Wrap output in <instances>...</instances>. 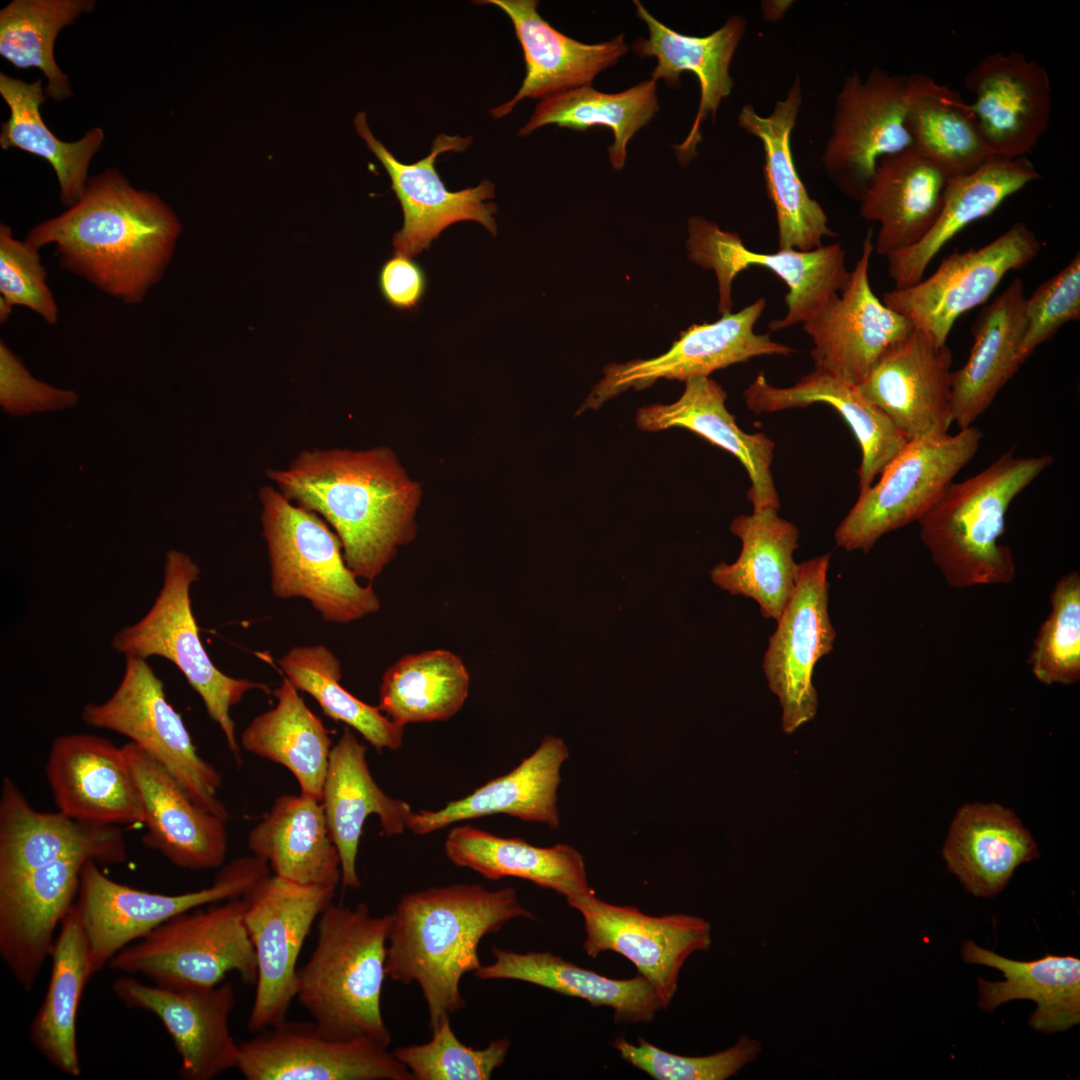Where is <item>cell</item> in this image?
Wrapping results in <instances>:
<instances>
[{
    "mask_svg": "<svg viewBox=\"0 0 1080 1080\" xmlns=\"http://www.w3.org/2000/svg\"><path fill=\"white\" fill-rule=\"evenodd\" d=\"M730 531L740 538L741 553L732 564L714 566L712 581L730 594L755 600L763 617L777 620L796 587L797 527L777 509L764 508L737 516Z\"/></svg>",
    "mask_w": 1080,
    "mask_h": 1080,
    "instance_id": "cell-40",
    "label": "cell"
},
{
    "mask_svg": "<svg viewBox=\"0 0 1080 1080\" xmlns=\"http://www.w3.org/2000/svg\"><path fill=\"white\" fill-rule=\"evenodd\" d=\"M45 774L58 811L96 825L144 823L123 747L92 734H65L50 746Z\"/></svg>",
    "mask_w": 1080,
    "mask_h": 1080,
    "instance_id": "cell-23",
    "label": "cell"
},
{
    "mask_svg": "<svg viewBox=\"0 0 1080 1080\" xmlns=\"http://www.w3.org/2000/svg\"><path fill=\"white\" fill-rule=\"evenodd\" d=\"M285 677L274 691L276 705L243 730L241 746L248 752L285 767L297 780L300 793L321 801L332 741L321 719Z\"/></svg>",
    "mask_w": 1080,
    "mask_h": 1080,
    "instance_id": "cell-47",
    "label": "cell"
},
{
    "mask_svg": "<svg viewBox=\"0 0 1080 1080\" xmlns=\"http://www.w3.org/2000/svg\"><path fill=\"white\" fill-rule=\"evenodd\" d=\"M633 2L638 18L647 25L648 37L636 39L632 50L641 58H656L651 79L677 88L681 85L680 75L688 71L699 82L700 100L694 121L686 138L674 146L679 164L686 166L698 155L702 123L709 117L715 119L721 101L732 92L730 64L746 31V20L734 15L707 36H689L661 23L640 1Z\"/></svg>",
    "mask_w": 1080,
    "mask_h": 1080,
    "instance_id": "cell-28",
    "label": "cell"
},
{
    "mask_svg": "<svg viewBox=\"0 0 1080 1080\" xmlns=\"http://www.w3.org/2000/svg\"><path fill=\"white\" fill-rule=\"evenodd\" d=\"M682 395L670 404H652L638 409L635 422L645 432L669 428L687 429L735 456L747 471L751 487L747 498L753 511L779 509L771 465L775 443L764 433L741 430L727 410V394L710 377L688 379Z\"/></svg>",
    "mask_w": 1080,
    "mask_h": 1080,
    "instance_id": "cell-32",
    "label": "cell"
},
{
    "mask_svg": "<svg viewBox=\"0 0 1080 1080\" xmlns=\"http://www.w3.org/2000/svg\"><path fill=\"white\" fill-rule=\"evenodd\" d=\"M1039 178L1028 157L997 156L968 174L950 178L938 217L927 234L915 245L885 256L894 289L918 283L930 262L955 235Z\"/></svg>",
    "mask_w": 1080,
    "mask_h": 1080,
    "instance_id": "cell-35",
    "label": "cell"
},
{
    "mask_svg": "<svg viewBox=\"0 0 1080 1080\" xmlns=\"http://www.w3.org/2000/svg\"><path fill=\"white\" fill-rule=\"evenodd\" d=\"M266 474L287 499L329 524L357 578L376 579L416 535L420 489L387 447L303 450Z\"/></svg>",
    "mask_w": 1080,
    "mask_h": 1080,
    "instance_id": "cell-2",
    "label": "cell"
},
{
    "mask_svg": "<svg viewBox=\"0 0 1080 1080\" xmlns=\"http://www.w3.org/2000/svg\"><path fill=\"white\" fill-rule=\"evenodd\" d=\"M966 964H979L1003 973L1004 981L978 979L979 1007L993 1012L998 1006L1016 999H1030L1037 1004L1029 1018L1031 1028L1054 1033L1065 1031L1080 1022V960L1073 956H1046L1032 961H1017L986 950L973 941L961 948Z\"/></svg>",
    "mask_w": 1080,
    "mask_h": 1080,
    "instance_id": "cell-42",
    "label": "cell"
},
{
    "mask_svg": "<svg viewBox=\"0 0 1080 1080\" xmlns=\"http://www.w3.org/2000/svg\"><path fill=\"white\" fill-rule=\"evenodd\" d=\"M94 7L92 0L11 1L0 11V55L17 69H40L48 80L46 95L63 101L73 93L55 62V39L64 27Z\"/></svg>",
    "mask_w": 1080,
    "mask_h": 1080,
    "instance_id": "cell-51",
    "label": "cell"
},
{
    "mask_svg": "<svg viewBox=\"0 0 1080 1080\" xmlns=\"http://www.w3.org/2000/svg\"><path fill=\"white\" fill-rule=\"evenodd\" d=\"M830 557L825 553L798 564L796 587L763 656L762 668L769 689L779 699L787 734L814 718L818 708L814 668L833 650L836 638L828 612Z\"/></svg>",
    "mask_w": 1080,
    "mask_h": 1080,
    "instance_id": "cell-18",
    "label": "cell"
},
{
    "mask_svg": "<svg viewBox=\"0 0 1080 1080\" xmlns=\"http://www.w3.org/2000/svg\"><path fill=\"white\" fill-rule=\"evenodd\" d=\"M1080 319V254L1038 286L1025 304V323L1018 350L1020 365L1066 323Z\"/></svg>",
    "mask_w": 1080,
    "mask_h": 1080,
    "instance_id": "cell-57",
    "label": "cell"
},
{
    "mask_svg": "<svg viewBox=\"0 0 1080 1080\" xmlns=\"http://www.w3.org/2000/svg\"><path fill=\"white\" fill-rule=\"evenodd\" d=\"M321 803L340 857V883L344 889H358L356 862L368 816H378L384 835H400L407 828L411 806L379 787L368 767L366 747L350 727L331 749Z\"/></svg>",
    "mask_w": 1080,
    "mask_h": 1080,
    "instance_id": "cell-34",
    "label": "cell"
},
{
    "mask_svg": "<svg viewBox=\"0 0 1080 1080\" xmlns=\"http://www.w3.org/2000/svg\"><path fill=\"white\" fill-rule=\"evenodd\" d=\"M1040 249L1035 233L1019 221L981 248L953 252L928 278L887 291L881 301L946 344L955 321L984 303L1009 272L1024 268Z\"/></svg>",
    "mask_w": 1080,
    "mask_h": 1080,
    "instance_id": "cell-15",
    "label": "cell"
},
{
    "mask_svg": "<svg viewBox=\"0 0 1080 1080\" xmlns=\"http://www.w3.org/2000/svg\"><path fill=\"white\" fill-rule=\"evenodd\" d=\"M802 103V84L797 76L768 115H760L747 104L741 108L737 122L763 148V175L775 209L778 249L809 251L822 246L825 237L836 234L828 225L824 209L807 192L792 155L791 135Z\"/></svg>",
    "mask_w": 1080,
    "mask_h": 1080,
    "instance_id": "cell-30",
    "label": "cell"
},
{
    "mask_svg": "<svg viewBox=\"0 0 1080 1080\" xmlns=\"http://www.w3.org/2000/svg\"><path fill=\"white\" fill-rule=\"evenodd\" d=\"M567 903L583 917L585 953L595 958L613 951L626 957L652 984L663 1008L675 995L686 959L711 945V926L697 916H651L633 906L607 903L592 891Z\"/></svg>",
    "mask_w": 1080,
    "mask_h": 1080,
    "instance_id": "cell-20",
    "label": "cell"
},
{
    "mask_svg": "<svg viewBox=\"0 0 1080 1080\" xmlns=\"http://www.w3.org/2000/svg\"><path fill=\"white\" fill-rule=\"evenodd\" d=\"M258 499L276 597L304 598L324 621L338 624L380 609L373 586L358 582L346 564L339 537L322 517L293 503L273 485L262 486Z\"/></svg>",
    "mask_w": 1080,
    "mask_h": 1080,
    "instance_id": "cell-6",
    "label": "cell"
},
{
    "mask_svg": "<svg viewBox=\"0 0 1080 1080\" xmlns=\"http://www.w3.org/2000/svg\"><path fill=\"white\" fill-rule=\"evenodd\" d=\"M470 675L464 661L446 649L407 654L382 675L378 708L405 727L444 721L464 705Z\"/></svg>",
    "mask_w": 1080,
    "mask_h": 1080,
    "instance_id": "cell-49",
    "label": "cell"
},
{
    "mask_svg": "<svg viewBox=\"0 0 1080 1080\" xmlns=\"http://www.w3.org/2000/svg\"><path fill=\"white\" fill-rule=\"evenodd\" d=\"M952 360L947 343L914 328L856 387L908 441L945 434L953 423Z\"/></svg>",
    "mask_w": 1080,
    "mask_h": 1080,
    "instance_id": "cell-25",
    "label": "cell"
},
{
    "mask_svg": "<svg viewBox=\"0 0 1080 1080\" xmlns=\"http://www.w3.org/2000/svg\"><path fill=\"white\" fill-rule=\"evenodd\" d=\"M1039 856L1014 812L995 803L959 808L942 850L948 870L977 897L996 896L1019 865Z\"/></svg>",
    "mask_w": 1080,
    "mask_h": 1080,
    "instance_id": "cell-38",
    "label": "cell"
},
{
    "mask_svg": "<svg viewBox=\"0 0 1080 1080\" xmlns=\"http://www.w3.org/2000/svg\"><path fill=\"white\" fill-rule=\"evenodd\" d=\"M77 395L55 388L31 376L21 359L0 342V402L12 415L62 409L74 405Z\"/></svg>",
    "mask_w": 1080,
    "mask_h": 1080,
    "instance_id": "cell-58",
    "label": "cell"
},
{
    "mask_svg": "<svg viewBox=\"0 0 1080 1080\" xmlns=\"http://www.w3.org/2000/svg\"><path fill=\"white\" fill-rule=\"evenodd\" d=\"M949 178L912 148L882 158L859 198L860 215L877 222L881 255L918 243L940 212Z\"/></svg>",
    "mask_w": 1080,
    "mask_h": 1080,
    "instance_id": "cell-37",
    "label": "cell"
},
{
    "mask_svg": "<svg viewBox=\"0 0 1080 1080\" xmlns=\"http://www.w3.org/2000/svg\"><path fill=\"white\" fill-rule=\"evenodd\" d=\"M1022 279L1008 287L978 314L966 363L951 374L953 422L972 426L1021 367L1018 350L1025 323Z\"/></svg>",
    "mask_w": 1080,
    "mask_h": 1080,
    "instance_id": "cell-39",
    "label": "cell"
},
{
    "mask_svg": "<svg viewBox=\"0 0 1080 1080\" xmlns=\"http://www.w3.org/2000/svg\"><path fill=\"white\" fill-rule=\"evenodd\" d=\"M81 717L89 726L129 738L165 768L198 806L228 821L229 812L217 797L222 776L199 755L147 659L126 656L113 694L104 702L85 704Z\"/></svg>",
    "mask_w": 1080,
    "mask_h": 1080,
    "instance_id": "cell-11",
    "label": "cell"
},
{
    "mask_svg": "<svg viewBox=\"0 0 1080 1080\" xmlns=\"http://www.w3.org/2000/svg\"><path fill=\"white\" fill-rule=\"evenodd\" d=\"M0 94L10 110L8 120L1 125V148H18L45 159L57 176L62 204L74 205L87 187L88 167L101 147L104 131L92 128L74 142L57 138L40 113L46 101L41 79L27 83L0 73Z\"/></svg>",
    "mask_w": 1080,
    "mask_h": 1080,
    "instance_id": "cell-48",
    "label": "cell"
},
{
    "mask_svg": "<svg viewBox=\"0 0 1080 1080\" xmlns=\"http://www.w3.org/2000/svg\"><path fill=\"white\" fill-rule=\"evenodd\" d=\"M244 907L240 897L179 914L123 948L109 966L175 989L215 986L230 972L255 984L257 959Z\"/></svg>",
    "mask_w": 1080,
    "mask_h": 1080,
    "instance_id": "cell-8",
    "label": "cell"
},
{
    "mask_svg": "<svg viewBox=\"0 0 1080 1080\" xmlns=\"http://www.w3.org/2000/svg\"><path fill=\"white\" fill-rule=\"evenodd\" d=\"M431 1032L426 1043L393 1050L414 1080H489L503 1065L511 1046L508 1038L492 1040L483 1049L467 1046L454 1033L450 1019L441 1021Z\"/></svg>",
    "mask_w": 1080,
    "mask_h": 1080,
    "instance_id": "cell-54",
    "label": "cell"
},
{
    "mask_svg": "<svg viewBox=\"0 0 1080 1080\" xmlns=\"http://www.w3.org/2000/svg\"><path fill=\"white\" fill-rule=\"evenodd\" d=\"M49 957L50 979L44 1000L30 1025L29 1038L35 1049L56 1069L78 1077L81 1066L77 1013L85 985L93 975L87 937L75 904L60 924Z\"/></svg>",
    "mask_w": 1080,
    "mask_h": 1080,
    "instance_id": "cell-46",
    "label": "cell"
},
{
    "mask_svg": "<svg viewBox=\"0 0 1080 1080\" xmlns=\"http://www.w3.org/2000/svg\"><path fill=\"white\" fill-rule=\"evenodd\" d=\"M754 413L805 408L814 403L833 407L849 425L861 448L859 493L869 488L908 440L893 422L851 385L827 372L814 369L794 385L776 387L763 372L743 392Z\"/></svg>",
    "mask_w": 1080,
    "mask_h": 1080,
    "instance_id": "cell-36",
    "label": "cell"
},
{
    "mask_svg": "<svg viewBox=\"0 0 1080 1080\" xmlns=\"http://www.w3.org/2000/svg\"><path fill=\"white\" fill-rule=\"evenodd\" d=\"M279 666L286 678L298 690L312 696L328 717L356 730L378 751L401 747L404 726L341 685V663L327 647H293L281 657Z\"/></svg>",
    "mask_w": 1080,
    "mask_h": 1080,
    "instance_id": "cell-52",
    "label": "cell"
},
{
    "mask_svg": "<svg viewBox=\"0 0 1080 1080\" xmlns=\"http://www.w3.org/2000/svg\"><path fill=\"white\" fill-rule=\"evenodd\" d=\"M765 307L766 300L758 298L739 312L723 314L713 323L691 325L659 356L606 365L602 378L576 414L597 410L629 389L643 390L660 379L685 382L696 376L709 377L716 370L754 357L794 353V348L775 342L769 334L754 331Z\"/></svg>",
    "mask_w": 1080,
    "mask_h": 1080,
    "instance_id": "cell-17",
    "label": "cell"
},
{
    "mask_svg": "<svg viewBox=\"0 0 1080 1080\" xmlns=\"http://www.w3.org/2000/svg\"><path fill=\"white\" fill-rule=\"evenodd\" d=\"M87 860L60 859L0 885V956L26 991L37 981L55 930L77 898Z\"/></svg>",
    "mask_w": 1080,
    "mask_h": 1080,
    "instance_id": "cell-27",
    "label": "cell"
},
{
    "mask_svg": "<svg viewBox=\"0 0 1080 1080\" xmlns=\"http://www.w3.org/2000/svg\"><path fill=\"white\" fill-rule=\"evenodd\" d=\"M135 779L146 832L143 843L189 870L224 865L226 822L198 806L174 777L133 742L122 745Z\"/></svg>",
    "mask_w": 1080,
    "mask_h": 1080,
    "instance_id": "cell-29",
    "label": "cell"
},
{
    "mask_svg": "<svg viewBox=\"0 0 1080 1080\" xmlns=\"http://www.w3.org/2000/svg\"><path fill=\"white\" fill-rule=\"evenodd\" d=\"M270 875L269 864L252 855L222 866L213 883L182 894L136 889L112 880L92 859L81 870L75 900L89 946L92 975L129 944L171 918L199 907L240 898Z\"/></svg>",
    "mask_w": 1080,
    "mask_h": 1080,
    "instance_id": "cell-9",
    "label": "cell"
},
{
    "mask_svg": "<svg viewBox=\"0 0 1080 1080\" xmlns=\"http://www.w3.org/2000/svg\"><path fill=\"white\" fill-rule=\"evenodd\" d=\"M478 4L499 7L510 18L521 44L526 74L520 89L490 114L508 115L525 98L544 99L571 89L591 86L595 77L615 65L628 52L625 35L586 44L551 26L537 11L536 0H484Z\"/></svg>",
    "mask_w": 1080,
    "mask_h": 1080,
    "instance_id": "cell-31",
    "label": "cell"
},
{
    "mask_svg": "<svg viewBox=\"0 0 1080 1080\" xmlns=\"http://www.w3.org/2000/svg\"><path fill=\"white\" fill-rule=\"evenodd\" d=\"M492 955L493 962L474 973L478 979L523 981L593 1006H607L617 1023L650 1022L663 1008L652 984L640 974L631 979L608 978L551 952L518 953L494 946Z\"/></svg>",
    "mask_w": 1080,
    "mask_h": 1080,
    "instance_id": "cell-43",
    "label": "cell"
},
{
    "mask_svg": "<svg viewBox=\"0 0 1080 1080\" xmlns=\"http://www.w3.org/2000/svg\"><path fill=\"white\" fill-rule=\"evenodd\" d=\"M247 1080H414L393 1051L374 1040H338L311 1021H282L240 1043Z\"/></svg>",
    "mask_w": 1080,
    "mask_h": 1080,
    "instance_id": "cell-21",
    "label": "cell"
},
{
    "mask_svg": "<svg viewBox=\"0 0 1080 1080\" xmlns=\"http://www.w3.org/2000/svg\"><path fill=\"white\" fill-rule=\"evenodd\" d=\"M906 110L907 76L875 67L845 78L822 162L847 196L859 200L882 158L912 148Z\"/></svg>",
    "mask_w": 1080,
    "mask_h": 1080,
    "instance_id": "cell-14",
    "label": "cell"
},
{
    "mask_svg": "<svg viewBox=\"0 0 1080 1080\" xmlns=\"http://www.w3.org/2000/svg\"><path fill=\"white\" fill-rule=\"evenodd\" d=\"M687 230L689 260L703 269L713 270L716 275L721 315L731 312L732 283L743 270L760 266L785 282L787 312L769 323L772 331L806 322L832 296L843 291L850 278L845 251L837 243L809 251L778 249L773 253H758L745 247L737 233L724 231L701 216L689 218Z\"/></svg>",
    "mask_w": 1080,
    "mask_h": 1080,
    "instance_id": "cell-13",
    "label": "cell"
},
{
    "mask_svg": "<svg viewBox=\"0 0 1080 1080\" xmlns=\"http://www.w3.org/2000/svg\"><path fill=\"white\" fill-rule=\"evenodd\" d=\"M69 857H85L101 864L126 862L128 853L122 829L80 822L60 811H38L12 778L3 777L0 789V885Z\"/></svg>",
    "mask_w": 1080,
    "mask_h": 1080,
    "instance_id": "cell-26",
    "label": "cell"
},
{
    "mask_svg": "<svg viewBox=\"0 0 1080 1080\" xmlns=\"http://www.w3.org/2000/svg\"><path fill=\"white\" fill-rule=\"evenodd\" d=\"M659 110L656 81H642L619 93H604L584 86L542 99L530 119L519 130L527 136L546 125L584 132L604 126L612 130L614 142L608 148L614 169L624 167L627 144Z\"/></svg>",
    "mask_w": 1080,
    "mask_h": 1080,
    "instance_id": "cell-50",
    "label": "cell"
},
{
    "mask_svg": "<svg viewBox=\"0 0 1080 1080\" xmlns=\"http://www.w3.org/2000/svg\"><path fill=\"white\" fill-rule=\"evenodd\" d=\"M1053 463L1049 454L1015 456L1010 449L989 466L952 482L918 521L920 538L946 582L956 588L1008 584L1011 549L1000 544L1013 500Z\"/></svg>",
    "mask_w": 1080,
    "mask_h": 1080,
    "instance_id": "cell-5",
    "label": "cell"
},
{
    "mask_svg": "<svg viewBox=\"0 0 1080 1080\" xmlns=\"http://www.w3.org/2000/svg\"><path fill=\"white\" fill-rule=\"evenodd\" d=\"M620 1056L656 1080H724L735 1075L761 1051L758 1041L741 1036L732 1047L701 1057L681 1056L638 1037L637 1044L623 1037L614 1040Z\"/></svg>",
    "mask_w": 1080,
    "mask_h": 1080,
    "instance_id": "cell-55",
    "label": "cell"
},
{
    "mask_svg": "<svg viewBox=\"0 0 1080 1080\" xmlns=\"http://www.w3.org/2000/svg\"><path fill=\"white\" fill-rule=\"evenodd\" d=\"M112 990L126 1007L159 1018L180 1057L182 1079L211 1080L237 1068L240 1044L235 1042L229 1026L236 998L229 982L175 989L123 976L115 979Z\"/></svg>",
    "mask_w": 1080,
    "mask_h": 1080,
    "instance_id": "cell-22",
    "label": "cell"
},
{
    "mask_svg": "<svg viewBox=\"0 0 1080 1080\" xmlns=\"http://www.w3.org/2000/svg\"><path fill=\"white\" fill-rule=\"evenodd\" d=\"M973 425L909 440L837 526L836 545L868 553L885 534L919 521L979 450Z\"/></svg>",
    "mask_w": 1080,
    "mask_h": 1080,
    "instance_id": "cell-10",
    "label": "cell"
},
{
    "mask_svg": "<svg viewBox=\"0 0 1080 1080\" xmlns=\"http://www.w3.org/2000/svg\"><path fill=\"white\" fill-rule=\"evenodd\" d=\"M970 103L992 156L1027 157L1045 134L1052 112L1046 69L1021 52H993L966 75Z\"/></svg>",
    "mask_w": 1080,
    "mask_h": 1080,
    "instance_id": "cell-24",
    "label": "cell"
},
{
    "mask_svg": "<svg viewBox=\"0 0 1080 1080\" xmlns=\"http://www.w3.org/2000/svg\"><path fill=\"white\" fill-rule=\"evenodd\" d=\"M444 850L457 867L471 869L488 880L516 877L563 895L566 900L591 892L583 856L568 844L532 845L470 825L455 826Z\"/></svg>",
    "mask_w": 1080,
    "mask_h": 1080,
    "instance_id": "cell-44",
    "label": "cell"
},
{
    "mask_svg": "<svg viewBox=\"0 0 1080 1080\" xmlns=\"http://www.w3.org/2000/svg\"><path fill=\"white\" fill-rule=\"evenodd\" d=\"M378 285L389 305L398 310L412 311L425 295L427 278L422 267L411 257L394 254L381 266Z\"/></svg>",
    "mask_w": 1080,
    "mask_h": 1080,
    "instance_id": "cell-59",
    "label": "cell"
},
{
    "mask_svg": "<svg viewBox=\"0 0 1080 1080\" xmlns=\"http://www.w3.org/2000/svg\"><path fill=\"white\" fill-rule=\"evenodd\" d=\"M248 847L286 880L335 887L341 881L339 853L316 798L302 793L277 797L250 831Z\"/></svg>",
    "mask_w": 1080,
    "mask_h": 1080,
    "instance_id": "cell-41",
    "label": "cell"
},
{
    "mask_svg": "<svg viewBox=\"0 0 1080 1080\" xmlns=\"http://www.w3.org/2000/svg\"><path fill=\"white\" fill-rule=\"evenodd\" d=\"M516 918L535 916L511 887L453 884L408 893L391 913L386 975L418 984L432 1030L465 1007L460 982L482 966L481 940Z\"/></svg>",
    "mask_w": 1080,
    "mask_h": 1080,
    "instance_id": "cell-3",
    "label": "cell"
},
{
    "mask_svg": "<svg viewBox=\"0 0 1080 1080\" xmlns=\"http://www.w3.org/2000/svg\"><path fill=\"white\" fill-rule=\"evenodd\" d=\"M317 924L312 954L298 969L296 999L328 1037L367 1038L388 1047L392 1036L381 996L391 913L375 916L365 903L331 902Z\"/></svg>",
    "mask_w": 1080,
    "mask_h": 1080,
    "instance_id": "cell-4",
    "label": "cell"
},
{
    "mask_svg": "<svg viewBox=\"0 0 1080 1080\" xmlns=\"http://www.w3.org/2000/svg\"><path fill=\"white\" fill-rule=\"evenodd\" d=\"M568 757L564 741L547 735L530 756L507 774L490 780L443 808L412 812L407 829L416 835H426L461 821L493 814H506L557 829L560 826L557 807L560 770Z\"/></svg>",
    "mask_w": 1080,
    "mask_h": 1080,
    "instance_id": "cell-33",
    "label": "cell"
},
{
    "mask_svg": "<svg viewBox=\"0 0 1080 1080\" xmlns=\"http://www.w3.org/2000/svg\"><path fill=\"white\" fill-rule=\"evenodd\" d=\"M199 567L184 552L166 554L163 583L146 615L120 629L112 638L114 650L126 656L163 657L180 670L200 696L209 717L221 729L236 763H241L240 744L231 708L246 693L269 692L264 683L234 678L220 671L202 645L192 612L190 588L199 578Z\"/></svg>",
    "mask_w": 1080,
    "mask_h": 1080,
    "instance_id": "cell-7",
    "label": "cell"
},
{
    "mask_svg": "<svg viewBox=\"0 0 1080 1080\" xmlns=\"http://www.w3.org/2000/svg\"><path fill=\"white\" fill-rule=\"evenodd\" d=\"M180 233L178 217L157 194L108 169L89 179L74 205L37 224L24 240L38 249L54 245L62 269L137 305L162 279Z\"/></svg>",
    "mask_w": 1080,
    "mask_h": 1080,
    "instance_id": "cell-1",
    "label": "cell"
},
{
    "mask_svg": "<svg viewBox=\"0 0 1080 1080\" xmlns=\"http://www.w3.org/2000/svg\"><path fill=\"white\" fill-rule=\"evenodd\" d=\"M792 1H763L762 13L767 21L779 20L792 5Z\"/></svg>",
    "mask_w": 1080,
    "mask_h": 1080,
    "instance_id": "cell-60",
    "label": "cell"
},
{
    "mask_svg": "<svg viewBox=\"0 0 1080 1080\" xmlns=\"http://www.w3.org/2000/svg\"><path fill=\"white\" fill-rule=\"evenodd\" d=\"M872 235L869 229L844 290L802 324L813 342L814 369L854 386L914 330L906 317L888 308L871 288Z\"/></svg>",
    "mask_w": 1080,
    "mask_h": 1080,
    "instance_id": "cell-19",
    "label": "cell"
},
{
    "mask_svg": "<svg viewBox=\"0 0 1080 1080\" xmlns=\"http://www.w3.org/2000/svg\"><path fill=\"white\" fill-rule=\"evenodd\" d=\"M39 249L14 238L10 226L0 225V322L7 321L14 306H24L47 324L55 325L59 311L47 282Z\"/></svg>",
    "mask_w": 1080,
    "mask_h": 1080,
    "instance_id": "cell-56",
    "label": "cell"
},
{
    "mask_svg": "<svg viewBox=\"0 0 1080 1080\" xmlns=\"http://www.w3.org/2000/svg\"><path fill=\"white\" fill-rule=\"evenodd\" d=\"M335 886L301 885L268 875L242 898L244 925L255 950L257 980L247 1021L258 1033L286 1020L296 998L297 961L313 923L332 902Z\"/></svg>",
    "mask_w": 1080,
    "mask_h": 1080,
    "instance_id": "cell-12",
    "label": "cell"
},
{
    "mask_svg": "<svg viewBox=\"0 0 1080 1080\" xmlns=\"http://www.w3.org/2000/svg\"><path fill=\"white\" fill-rule=\"evenodd\" d=\"M354 126L385 168L403 211V226L392 240L394 254L408 257L418 255L427 250L443 230L461 221H475L496 235L494 214L497 207L493 202H487L494 198L495 185L483 180L476 187L450 191L435 169V161L440 154L463 152L472 143L471 136L440 133L434 138L427 156L406 164L400 162L374 136L365 112L357 113Z\"/></svg>",
    "mask_w": 1080,
    "mask_h": 1080,
    "instance_id": "cell-16",
    "label": "cell"
},
{
    "mask_svg": "<svg viewBox=\"0 0 1080 1080\" xmlns=\"http://www.w3.org/2000/svg\"><path fill=\"white\" fill-rule=\"evenodd\" d=\"M906 126L912 149L949 179L992 157L970 103L926 74L907 76Z\"/></svg>",
    "mask_w": 1080,
    "mask_h": 1080,
    "instance_id": "cell-45",
    "label": "cell"
},
{
    "mask_svg": "<svg viewBox=\"0 0 1080 1080\" xmlns=\"http://www.w3.org/2000/svg\"><path fill=\"white\" fill-rule=\"evenodd\" d=\"M1051 609L1034 640L1028 662L1046 685L1080 680V575L1062 576L1050 595Z\"/></svg>",
    "mask_w": 1080,
    "mask_h": 1080,
    "instance_id": "cell-53",
    "label": "cell"
}]
</instances>
